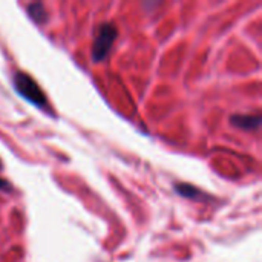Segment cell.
Segmentation results:
<instances>
[{
    "label": "cell",
    "mask_w": 262,
    "mask_h": 262,
    "mask_svg": "<svg viewBox=\"0 0 262 262\" xmlns=\"http://www.w3.org/2000/svg\"><path fill=\"white\" fill-rule=\"evenodd\" d=\"M14 89L18 95H21L26 101H29L31 104L37 106V107H46L48 101H46V95L43 94V91L38 88V84L35 83L34 78H31L29 75L18 72L14 75Z\"/></svg>",
    "instance_id": "1"
},
{
    "label": "cell",
    "mask_w": 262,
    "mask_h": 262,
    "mask_svg": "<svg viewBox=\"0 0 262 262\" xmlns=\"http://www.w3.org/2000/svg\"><path fill=\"white\" fill-rule=\"evenodd\" d=\"M117 34H118L117 26H114L112 23H104L100 26L98 34L94 40V46H92V60L95 63L103 61L107 57V54L117 38Z\"/></svg>",
    "instance_id": "2"
},
{
    "label": "cell",
    "mask_w": 262,
    "mask_h": 262,
    "mask_svg": "<svg viewBox=\"0 0 262 262\" xmlns=\"http://www.w3.org/2000/svg\"><path fill=\"white\" fill-rule=\"evenodd\" d=\"M230 121L236 127L250 130V129H256L261 124V117L259 115H233Z\"/></svg>",
    "instance_id": "3"
},
{
    "label": "cell",
    "mask_w": 262,
    "mask_h": 262,
    "mask_svg": "<svg viewBox=\"0 0 262 262\" xmlns=\"http://www.w3.org/2000/svg\"><path fill=\"white\" fill-rule=\"evenodd\" d=\"M28 14L37 23H45L48 20V14H46L45 6L41 3H32V5H29L28 6Z\"/></svg>",
    "instance_id": "4"
},
{
    "label": "cell",
    "mask_w": 262,
    "mask_h": 262,
    "mask_svg": "<svg viewBox=\"0 0 262 262\" xmlns=\"http://www.w3.org/2000/svg\"><path fill=\"white\" fill-rule=\"evenodd\" d=\"M177 192L184 196V198H198L200 196V190L192 187L190 184H180L177 186Z\"/></svg>",
    "instance_id": "5"
},
{
    "label": "cell",
    "mask_w": 262,
    "mask_h": 262,
    "mask_svg": "<svg viewBox=\"0 0 262 262\" xmlns=\"http://www.w3.org/2000/svg\"><path fill=\"white\" fill-rule=\"evenodd\" d=\"M0 167H2V166H0ZM5 189H8V183H6L5 180L0 178V190H5Z\"/></svg>",
    "instance_id": "6"
}]
</instances>
